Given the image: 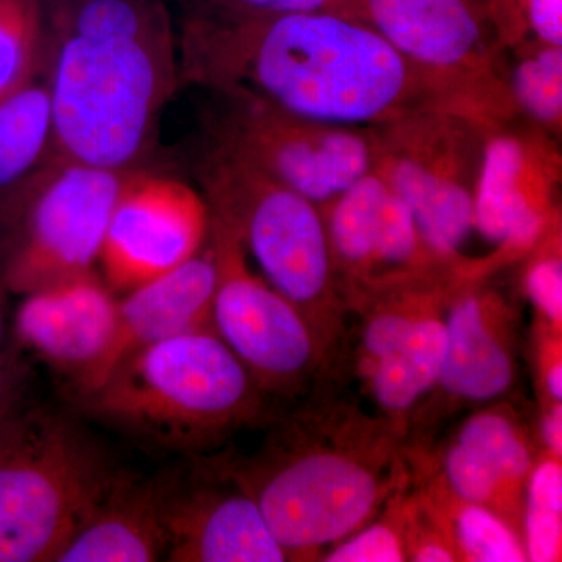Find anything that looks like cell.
<instances>
[{
	"instance_id": "obj_1",
	"label": "cell",
	"mask_w": 562,
	"mask_h": 562,
	"mask_svg": "<svg viewBox=\"0 0 562 562\" xmlns=\"http://www.w3.org/2000/svg\"><path fill=\"white\" fill-rule=\"evenodd\" d=\"M177 50L181 90L241 91L306 120L372 128L424 111L473 116L371 24L344 14H179Z\"/></svg>"
},
{
	"instance_id": "obj_2",
	"label": "cell",
	"mask_w": 562,
	"mask_h": 562,
	"mask_svg": "<svg viewBox=\"0 0 562 562\" xmlns=\"http://www.w3.org/2000/svg\"><path fill=\"white\" fill-rule=\"evenodd\" d=\"M344 419L316 435L313 416L290 417L221 471L254 498L290 561L349 538L394 495V428Z\"/></svg>"
},
{
	"instance_id": "obj_3",
	"label": "cell",
	"mask_w": 562,
	"mask_h": 562,
	"mask_svg": "<svg viewBox=\"0 0 562 562\" xmlns=\"http://www.w3.org/2000/svg\"><path fill=\"white\" fill-rule=\"evenodd\" d=\"M43 79L58 157L109 171L146 168L162 111L181 90L177 32L143 38L49 32Z\"/></svg>"
},
{
	"instance_id": "obj_4",
	"label": "cell",
	"mask_w": 562,
	"mask_h": 562,
	"mask_svg": "<svg viewBox=\"0 0 562 562\" xmlns=\"http://www.w3.org/2000/svg\"><path fill=\"white\" fill-rule=\"evenodd\" d=\"M76 398L88 416L173 452L209 449L266 413V395L211 328L135 351Z\"/></svg>"
},
{
	"instance_id": "obj_5",
	"label": "cell",
	"mask_w": 562,
	"mask_h": 562,
	"mask_svg": "<svg viewBox=\"0 0 562 562\" xmlns=\"http://www.w3.org/2000/svg\"><path fill=\"white\" fill-rule=\"evenodd\" d=\"M79 420L46 406L0 422V562H57L117 475Z\"/></svg>"
},
{
	"instance_id": "obj_6",
	"label": "cell",
	"mask_w": 562,
	"mask_h": 562,
	"mask_svg": "<svg viewBox=\"0 0 562 562\" xmlns=\"http://www.w3.org/2000/svg\"><path fill=\"white\" fill-rule=\"evenodd\" d=\"M194 176L211 214L238 236L262 279L327 341L344 297L319 206L206 135Z\"/></svg>"
},
{
	"instance_id": "obj_7",
	"label": "cell",
	"mask_w": 562,
	"mask_h": 562,
	"mask_svg": "<svg viewBox=\"0 0 562 562\" xmlns=\"http://www.w3.org/2000/svg\"><path fill=\"white\" fill-rule=\"evenodd\" d=\"M131 172L55 155L0 210L2 286L25 295L95 271L111 211Z\"/></svg>"
},
{
	"instance_id": "obj_8",
	"label": "cell",
	"mask_w": 562,
	"mask_h": 562,
	"mask_svg": "<svg viewBox=\"0 0 562 562\" xmlns=\"http://www.w3.org/2000/svg\"><path fill=\"white\" fill-rule=\"evenodd\" d=\"M491 122L424 111L369 128L373 171L412 210L422 239L442 261H461L473 225L484 133Z\"/></svg>"
},
{
	"instance_id": "obj_9",
	"label": "cell",
	"mask_w": 562,
	"mask_h": 562,
	"mask_svg": "<svg viewBox=\"0 0 562 562\" xmlns=\"http://www.w3.org/2000/svg\"><path fill=\"white\" fill-rule=\"evenodd\" d=\"M203 135L327 205L373 169L369 128L306 120L241 91H205Z\"/></svg>"
},
{
	"instance_id": "obj_10",
	"label": "cell",
	"mask_w": 562,
	"mask_h": 562,
	"mask_svg": "<svg viewBox=\"0 0 562 562\" xmlns=\"http://www.w3.org/2000/svg\"><path fill=\"white\" fill-rule=\"evenodd\" d=\"M366 20L458 105L487 122L520 116L508 52L482 0H361Z\"/></svg>"
},
{
	"instance_id": "obj_11",
	"label": "cell",
	"mask_w": 562,
	"mask_h": 562,
	"mask_svg": "<svg viewBox=\"0 0 562 562\" xmlns=\"http://www.w3.org/2000/svg\"><path fill=\"white\" fill-rule=\"evenodd\" d=\"M210 246L217 272L211 330L266 397L295 394L319 366L324 339L288 299L250 271L238 236L214 214Z\"/></svg>"
},
{
	"instance_id": "obj_12",
	"label": "cell",
	"mask_w": 562,
	"mask_h": 562,
	"mask_svg": "<svg viewBox=\"0 0 562 562\" xmlns=\"http://www.w3.org/2000/svg\"><path fill=\"white\" fill-rule=\"evenodd\" d=\"M561 139L524 116L487 124L473 225L497 246L494 266L527 257L561 221Z\"/></svg>"
},
{
	"instance_id": "obj_13",
	"label": "cell",
	"mask_w": 562,
	"mask_h": 562,
	"mask_svg": "<svg viewBox=\"0 0 562 562\" xmlns=\"http://www.w3.org/2000/svg\"><path fill=\"white\" fill-rule=\"evenodd\" d=\"M210 232L201 190L149 166L135 169L111 211L99 260L102 279L124 294L205 249Z\"/></svg>"
},
{
	"instance_id": "obj_14",
	"label": "cell",
	"mask_w": 562,
	"mask_h": 562,
	"mask_svg": "<svg viewBox=\"0 0 562 562\" xmlns=\"http://www.w3.org/2000/svg\"><path fill=\"white\" fill-rule=\"evenodd\" d=\"M14 336L24 349L69 376L74 392L90 380L116 331V292L91 271L22 295Z\"/></svg>"
},
{
	"instance_id": "obj_15",
	"label": "cell",
	"mask_w": 562,
	"mask_h": 562,
	"mask_svg": "<svg viewBox=\"0 0 562 562\" xmlns=\"http://www.w3.org/2000/svg\"><path fill=\"white\" fill-rule=\"evenodd\" d=\"M181 486L166 512L169 562H283L288 554L254 498L231 479Z\"/></svg>"
},
{
	"instance_id": "obj_16",
	"label": "cell",
	"mask_w": 562,
	"mask_h": 562,
	"mask_svg": "<svg viewBox=\"0 0 562 562\" xmlns=\"http://www.w3.org/2000/svg\"><path fill=\"white\" fill-rule=\"evenodd\" d=\"M480 279L465 280L447 302L446 351L436 390L453 401H494L516 380L512 308Z\"/></svg>"
},
{
	"instance_id": "obj_17",
	"label": "cell",
	"mask_w": 562,
	"mask_h": 562,
	"mask_svg": "<svg viewBox=\"0 0 562 562\" xmlns=\"http://www.w3.org/2000/svg\"><path fill=\"white\" fill-rule=\"evenodd\" d=\"M216 261L210 241L179 268L124 292L117 303L116 331L109 351L76 397L98 387L125 358L144 347L211 328Z\"/></svg>"
},
{
	"instance_id": "obj_18",
	"label": "cell",
	"mask_w": 562,
	"mask_h": 562,
	"mask_svg": "<svg viewBox=\"0 0 562 562\" xmlns=\"http://www.w3.org/2000/svg\"><path fill=\"white\" fill-rule=\"evenodd\" d=\"M535 462L530 439L517 420L502 409H484L469 417L447 447L443 486L453 497L503 516L525 494Z\"/></svg>"
},
{
	"instance_id": "obj_19",
	"label": "cell",
	"mask_w": 562,
	"mask_h": 562,
	"mask_svg": "<svg viewBox=\"0 0 562 562\" xmlns=\"http://www.w3.org/2000/svg\"><path fill=\"white\" fill-rule=\"evenodd\" d=\"M179 480L117 472L109 494L57 562H154L168 550L166 512Z\"/></svg>"
},
{
	"instance_id": "obj_20",
	"label": "cell",
	"mask_w": 562,
	"mask_h": 562,
	"mask_svg": "<svg viewBox=\"0 0 562 562\" xmlns=\"http://www.w3.org/2000/svg\"><path fill=\"white\" fill-rule=\"evenodd\" d=\"M57 155L43 77L0 101V210Z\"/></svg>"
},
{
	"instance_id": "obj_21",
	"label": "cell",
	"mask_w": 562,
	"mask_h": 562,
	"mask_svg": "<svg viewBox=\"0 0 562 562\" xmlns=\"http://www.w3.org/2000/svg\"><path fill=\"white\" fill-rule=\"evenodd\" d=\"M443 305L422 316L402 346L376 362L366 376L373 401L392 420L406 416L438 386L446 351Z\"/></svg>"
},
{
	"instance_id": "obj_22",
	"label": "cell",
	"mask_w": 562,
	"mask_h": 562,
	"mask_svg": "<svg viewBox=\"0 0 562 562\" xmlns=\"http://www.w3.org/2000/svg\"><path fill=\"white\" fill-rule=\"evenodd\" d=\"M47 27L57 35L143 36L177 32L162 0H44Z\"/></svg>"
},
{
	"instance_id": "obj_23",
	"label": "cell",
	"mask_w": 562,
	"mask_h": 562,
	"mask_svg": "<svg viewBox=\"0 0 562 562\" xmlns=\"http://www.w3.org/2000/svg\"><path fill=\"white\" fill-rule=\"evenodd\" d=\"M47 49L44 0H0V101L43 77Z\"/></svg>"
},
{
	"instance_id": "obj_24",
	"label": "cell",
	"mask_w": 562,
	"mask_h": 562,
	"mask_svg": "<svg viewBox=\"0 0 562 562\" xmlns=\"http://www.w3.org/2000/svg\"><path fill=\"white\" fill-rule=\"evenodd\" d=\"M509 88L517 111L553 138L562 135V46L508 52Z\"/></svg>"
},
{
	"instance_id": "obj_25",
	"label": "cell",
	"mask_w": 562,
	"mask_h": 562,
	"mask_svg": "<svg viewBox=\"0 0 562 562\" xmlns=\"http://www.w3.org/2000/svg\"><path fill=\"white\" fill-rule=\"evenodd\" d=\"M439 501L449 506L447 512L427 502L449 532L458 561H528L522 536L517 535L509 520L501 514L479 503L460 501L453 495H449L447 502L442 497Z\"/></svg>"
},
{
	"instance_id": "obj_26",
	"label": "cell",
	"mask_w": 562,
	"mask_h": 562,
	"mask_svg": "<svg viewBox=\"0 0 562 562\" xmlns=\"http://www.w3.org/2000/svg\"><path fill=\"white\" fill-rule=\"evenodd\" d=\"M522 538L528 561H561L562 465L553 454L535 462L525 484Z\"/></svg>"
},
{
	"instance_id": "obj_27",
	"label": "cell",
	"mask_w": 562,
	"mask_h": 562,
	"mask_svg": "<svg viewBox=\"0 0 562 562\" xmlns=\"http://www.w3.org/2000/svg\"><path fill=\"white\" fill-rule=\"evenodd\" d=\"M484 16L506 52L562 46V0H483Z\"/></svg>"
},
{
	"instance_id": "obj_28",
	"label": "cell",
	"mask_w": 562,
	"mask_h": 562,
	"mask_svg": "<svg viewBox=\"0 0 562 562\" xmlns=\"http://www.w3.org/2000/svg\"><path fill=\"white\" fill-rule=\"evenodd\" d=\"M524 284L528 297L547 327L561 330L562 254L561 221L552 225L527 255Z\"/></svg>"
},
{
	"instance_id": "obj_29",
	"label": "cell",
	"mask_w": 562,
	"mask_h": 562,
	"mask_svg": "<svg viewBox=\"0 0 562 562\" xmlns=\"http://www.w3.org/2000/svg\"><path fill=\"white\" fill-rule=\"evenodd\" d=\"M176 3L179 5V14L187 16L251 18L299 11H328L368 22L361 0H176Z\"/></svg>"
},
{
	"instance_id": "obj_30",
	"label": "cell",
	"mask_w": 562,
	"mask_h": 562,
	"mask_svg": "<svg viewBox=\"0 0 562 562\" xmlns=\"http://www.w3.org/2000/svg\"><path fill=\"white\" fill-rule=\"evenodd\" d=\"M397 505L390 516L379 522L353 532L344 541L335 543L330 552L322 558L327 562H402L408 561L406 553V505Z\"/></svg>"
},
{
	"instance_id": "obj_31",
	"label": "cell",
	"mask_w": 562,
	"mask_h": 562,
	"mask_svg": "<svg viewBox=\"0 0 562 562\" xmlns=\"http://www.w3.org/2000/svg\"><path fill=\"white\" fill-rule=\"evenodd\" d=\"M557 336V333H554ZM552 336V347L543 350L541 372L543 390L550 403L562 401V364H561V339Z\"/></svg>"
},
{
	"instance_id": "obj_32",
	"label": "cell",
	"mask_w": 562,
	"mask_h": 562,
	"mask_svg": "<svg viewBox=\"0 0 562 562\" xmlns=\"http://www.w3.org/2000/svg\"><path fill=\"white\" fill-rule=\"evenodd\" d=\"M20 376L16 368L5 358L0 357V422L16 409Z\"/></svg>"
},
{
	"instance_id": "obj_33",
	"label": "cell",
	"mask_w": 562,
	"mask_h": 562,
	"mask_svg": "<svg viewBox=\"0 0 562 562\" xmlns=\"http://www.w3.org/2000/svg\"><path fill=\"white\" fill-rule=\"evenodd\" d=\"M541 438L547 452L553 457H562V406L552 403L543 413L541 420Z\"/></svg>"
},
{
	"instance_id": "obj_34",
	"label": "cell",
	"mask_w": 562,
	"mask_h": 562,
	"mask_svg": "<svg viewBox=\"0 0 562 562\" xmlns=\"http://www.w3.org/2000/svg\"><path fill=\"white\" fill-rule=\"evenodd\" d=\"M5 288L0 283V342H2V331H3V299H5Z\"/></svg>"
},
{
	"instance_id": "obj_35",
	"label": "cell",
	"mask_w": 562,
	"mask_h": 562,
	"mask_svg": "<svg viewBox=\"0 0 562 562\" xmlns=\"http://www.w3.org/2000/svg\"><path fill=\"white\" fill-rule=\"evenodd\" d=\"M482 2H483V0H482Z\"/></svg>"
}]
</instances>
